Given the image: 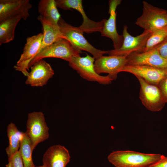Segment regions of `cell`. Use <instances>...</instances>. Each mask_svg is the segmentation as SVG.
I'll use <instances>...</instances> for the list:
<instances>
[{
	"mask_svg": "<svg viewBox=\"0 0 167 167\" xmlns=\"http://www.w3.org/2000/svg\"><path fill=\"white\" fill-rule=\"evenodd\" d=\"M162 155L129 150L116 151L108 155V159L116 167H148L158 161Z\"/></svg>",
	"mask_w": 167,
	"mask_h": 167,
	"instance_id": "1",
	"label": "cell"
},
{
	"mask_svg": "<svg viewBox=\"0 0 167 167\" xmlns=\"http://www.w3.org/2000/svg\"><path fill=\"white\" fill-rule=\"evenodd\" d=\"M58 25L64 38L68 41L79 52L82 50L88 52L96 59L104 54H108V50L98 49L91 45L84 37V32L79 27L67 23L61 17Z\"/></svg>",
	"mask_w": 167,
	"mask_h": 167,
	"instance_id": "2",
	"label": "cell"
},
{
	"mask_svg": "<svg viewBox=\"0 0 167 167\" xmlns=\"http://www.w3.org/2000/svg\"><path fill=\"white\" fill-rule=\"evenodd\" d=\"M142 15L135 24L144 30L151 32L167 27V11L155 6L145 1L143 2Z\"/></svg>",
	"mask_w": 167,
	"mask_h": 167,
	"instance_id": "3",
	"label": "cell"
},
{
	"mask_svg": "<svg viewBox=\"0 0 167 167\" xmlns=\"http://www.w3.org/2000/svg\"><path fill=\"white\" fill-rule=\"evenodd\" d=\"M80 53L68 41L62 38L42 49L31 61L29 67L45 58H59L69 62L73 57L79 56Z\"/></svg>",
	"mask_w": 167,
	"mask_h": 167,
	"instance_id": "4",
	"label": "cell"
},
{
	"mask_svg": "<svg viewBox=\"0 0 167 167\" xmlns=\"http://www.w3.org/2000/svg\"><path fill=\"white\" fill-rule=\"evenodd\" d=\"M95 59L93 57L87 54L85 57H73L68 62L70 66L75 70L83 79L102 84H110L113 80L109 75L101 76L96 72L94 65Z\"/></svg>",
	"mask_w": 167,
	"mask_h": 167,
	"instance_id": "5",
	"label": "cell"
},
{
	"mask_svg": "<svg viewBox=\"0 0 167 167\" xmlns=\"http://www.w3.org/2000/svg\"><path fill=\"white\" fill-rule=\"evenodd\" d=\"M49 131L42 112H33L28 113L25 133L31 143L33 151L39 143L48 138Z\"/></svg>",
	"mask_w": 167,
	"mask_h": 167,
	"instance_id": "6",
	"label": "cell"
},
{
	"mask_svg": "<svg viewBox=\"0 0 167 167\" xmlns=\"http://www.w3.org/2000/svg\"><path fill=\"white\" fill-rule=\"evenodd\" d=\"M123 41L121 47L118 49L108 50L109 55L127 57L136 52L142 51L151 32L144 30L136 36H131L127 31V27L124 25L122 32Z\"/></svg>",
	"mask_w": 167,
	"mask_h": 167,
	"instance_id": "7",
	"label": "cell"
},
{
	"mask_svg": "<svg viewBox=\"0 0 167 167\" xmlns=\"http://www.w3.org/2000/svg\"><path fill=\"white\" fill-rule=\"evenodd\" d=\"M136 77L140 84L139 98L142 104L150 111L161 110L166 103L158 86L150 84L139 77Z\"/></svg>",
	"mask_w": 167,
	"mask_h": 167,
	"instance_id": "8",
	"label": "cell"
},
{
	"mask_svg": "<svg viewBox=\"0 0 167 167\" xmlns=\"http://www.w3.org/2000/svg\"><path fill=\"white\" fill-rule=\"evenodd\" d=\"M43 38V33H40L27 38L23 52L14 66L15 70L27 76L29 63L39 52Z\"/></svg>",
	"mask_w": 167,
	"mask_h": 167,
	"instance_id": "9",
	"label": "cell"
},
{
	"mask_svg": "<svg viewBox=\"0 0 167 167\" xmlns=\"http://www.w3.org/2000/svg\"><path fill=\"white\" fill-rule=\"evenodd\" d=\"M57 7L65 10L73 9L79 11L83 18V21L79 28L84 32L91 33L101 32L104 25V20L96 22L89 19L84 10L81 0H56Z\"/></svg>",
	"mask_w": 167,
	"mask_h": 167,
	"instance_id": "10",
	"label": "cell"
},
{
	"mask_svg": "<svg viewBox=\"0 0 167 167\" xmlns=\"http://www.w3.org/2000/svg\"><path fill=\"white\" fill-rule=\"evenodd\" d=\"M127 58L126 65H144L167 69V60L160 54L155 47L145 51L134 52Z\"/></svg>",
	"mask_w": 167,
	"mask_h": 167,
	"instance_id": "11",
	"label": "cell"
},
{
	"mask_svg": "<svg viewBox=\"0 0 167 167\" xmlns=\"http://www.w3.org/2000/svg\"><path fill=\"white\" fill-rule=\"evenodd\" d=\"M127 61L126 56L103 55L96 59L94 68L98 74L108 73L113 80L116 79L118 74L126 65Z\"/></svg>",
	"mask_w": 167,
	"mask_h": 167,
	"instance_id": "12",
	"label": "cell"
},
{
	"mask_svg": "<svg viewBox=\"0 0 167 167\" xmlns=\"http://www.w3.org/2000/svg\"><path fill=\"white\" fill-rule=\"evenodd\" d=\"M121 72L131 73L150 84L157 86L162 80L167 77V69L148 66L126 65Z\"/></svg>",
	"mask_w": 167,
	"mask_h": 167,
	"instance_id": "13",
	"label": "cell"
},
{
	"mask_svg": "<svg viewBox=\"0 0 167 167\" xmlns=\"http://www.w3.org/2000/svg\"><path fill=\"white\" fill-rule=\"evenodd\" d=\"M32 7L29 0H0V22L17 16L26 20L29 16Z\"/></svg>",
	"mask_w": 167,
	"mask_h": 167,
	"instance_id": "14",
	"label": "cell"
},
{
	"mask_svg": "<svg viewBox=\"0 0 167 167\" xmlns=\"http://www.w3.org/2000/svg\"><path fill=\"white\" fill-rule=\"evenodd\" d=\"M121 0H110L109 1V13L110 16L108 19H103L104 25L100 32L102 36L110 38L113 41L114 49L121 47L123 41V37L118 33L116 26L117 14L116 11L117 6L120 5Z\"/></svg>",
	"mask_w": 167,
	"mask_h": 167,
	"instance_id": "15",
	"label": "cell"
},
{
	"mask_svg": "<svg viewBox=\"0 0 167 167\" xmlns=\"http://www.w3.org/2000/svg\"><path fill=\"white\" fill-rule=\"evenodd\" d=\"M30 67L25 83L32 87L44 86L54 75L51 66L43 59L36 62Z\"/></svg>",
	"mask_w": 167,
	"mask_h": 167,
	"instance_id": "16",
	"label": "cell"
},
{
	"mask_svg": "<svg viewBox=\"0 0 167 167\" xmlns=\"http://www.w3.org/2000/svg\"><path fill=\"white\" fill-rule=\"evenodd\" d=\"M70 158L68 150L58 144L51 146L47 150L43 155L42 161L45 167H66Z\"/></svg>",
	"mask_w": 167,
	"mask_h": 167,
	"instance_id": "17",
	"label": "cell"
},
{
	"mask_svg": "<svg viewBox=\"0 0 167 167\" xmlns=\"http://www.w3.org/2000/svg\"><path fill=\"white\" fill-rule=\"evenodd\" d=\"M37 19L42 24L43 30V38L39 52L46 47L64 37L60 31L59 26L53 24L40 15Z\"/></svg>",
	"mask_w": 167,
	"mask_h": 167,
	"instance_id": "18",
	"label": "cell"
},
{
	"mask_svg": "<svg viewBox=\"0 0 167 167\" xmlns=\"http://www.w3.org/2000/svg\"><path fill=\"white\" fill-rule=\"evenodd\" d=\"M57 7L55 0H41L38 3V12L45 19L58 26V22L61 15Z\"/></svg>",
	"mask_w": 167,
	"mask_h": 167,
	"instance_id": "19",
	"label": "cell"
},
{
	"mask_svg": "<svg viewBox=\"0 0 167 167\" xmlns=\"http://www.w3.org/2000/svg\"><path fill=\"white\" fill-rule=\"evenodd\" d=\"M6 131L9 144L6 148V152L9 158L19 151L25 132L20 131L12 122L8 124Z\"/></svg>",
	"mask_w": 167,
	"mask_h": 167,
	"instance_id": "20",
	"label": "cell"
},
{
	"mask_svg": "<svg viewBox=\"0 0 167 167\" xmlns=\"http://www.w3.org/2000/svg\"><path fill=\"white\" fill-rule=\"evenodd\" d=\"M22 19L21 16H17L0 22V45L8 43L14 40L15 28Z\"/></svg>",
	"mask_w": 167,
	"mask_h": 167,
	"instance_id": "21",
	"label": "cell"
},
{
	"mask_svg": "<svg viewBox=\"0 0 167 167\" xmlns=\"http://www.w3.org/2000/svg\"><path fill=\"white\" fill-rule=\"evenodd\" d=\"M19 151L22 158L24 167H35L32 160L33 151L31 143L25 132Z\"/></svg>",
	"mask_w": 167,
	"mask_h": 167,
	"instance_id": "22",
	"label": "cell"
},
{
	"mask_svg": "<svg viewBox=\"0 0 167 167\" xmlns=\"http://www.w3.org/2000/svg\"><path fill=\"white\" fill-rule=\"evenodd\" d=\"M167 38V27L155 30L147 40L142 51H145L155 47Z\"/></svg>",
	"mask_w": 167,
	"mask_h": 167,
	"instance_id": "23",
	"label": "cell"
},
{
	"mask_svg": "<svg viewBox=\"0 0 167 167\" xmlns=\"http://www.w3.org/2000/svg\"><path fill=\"white\" fill-rule=\"evenodd\" d=\"M8 161L11 163L12 167H24L22 158L19 151L8 158Z\"/></svg>",
	"mask_w": 167,
	"mask_h": 167,
	"instance_id": "24",
	"label": "cell"
},
{
	"mask_svg": "<svg viewBox=\"0 0 167 167\" xmlns=\"http://www.w3.org/2000/svg\"><path fill=\"white\" fill-rule=\"evenodd\" d=\"M155 47L160 54L167 60V38Z\"/></svg>",
	"mask_w": 167,
	"mask_h": 167,
	"instance_id": "25",
	"label": "cell"
},
{
	"mask_svg": "<svg viewBox=\"0 0 167 167\" xmlns=\"http://www.w3.org/2000/svg\"><path fill=\"white\" fill-rule=\"evenodd\" d=\"M158 86L160 89L164 101L166 103L167 102V77L162 80Z\"/></svg>",
	"mask_w": 167,
	"mask_h": 167,
	"instance_id": "26",
	"label": "cell"
},
{
	"mask_svg": "<svg viewBox=\"0 0 167 167\" xmlns=\"http://www.w3.org/2000/svg\"><path fill=\"white\" fill-rule=\"evenodd\" d=\"M148 167H167V156L162 155L158 161Z\"/></svg>",
	"mask_w": 167,
	"mask_h": 167,
	"instance_id": "27",
	"label": "cell"
},
{
	"mask_svg": "<svg viewBox=\"0 0 167 167\" xmlns=\"http://www.w3.org/2000/svg\"><path fill=\"white\" fill-rule=\"evenodd\" d=\"M5 167H12L11 163L8 162V163L6 165Z\"/></svg>",
	"mask_w": 167,
	"mask_h": 167,
	"instance_id": "28",
	"label": "cell"
},
{
	"mask_svg": "<svg viewBox=\"0 0 167 167\" xmlns=\"http://www.w3.org/2000/svg\"><path fill=\"white\" fill-rule=\"evenodd\" d=\"M37 167H45V166L43 165H42L39 166Z\"/></svg>",
	"mask_w": 167,
	"mask_h": 167,
	"instance_id": "29",
	"label": "cell"
}]
</instances>
